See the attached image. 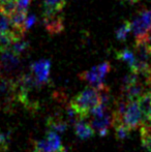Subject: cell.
Instances as JSON below:
<instances>
[{"label":"cell","instance_id":"obj_7","mask_svg":"<svg viewBox=\"0 0 151 152\" xmlns=\"http://www.w3.org/2000/svg\"><path fill=\"white\" fill-rule=\"evenodd\" d=\"M31 72L34 75L37 82L40 85H44L49 82L50 79V69H51V61L48 59H42V60L35 61L30 66Z\"/></svg>","mask_w":151,"mask_h":152},{"label":"cell","instance_id":"obj_16","mask_svg":"<svg viewBox=\"0 0 151 152\" xmlns=\"http://www.w3.org/2000/svg\"><path fill=\"white\" fill-rule=\"evenodd\" d=\"M131 31V22H129V21H125V22H123L116 30V38L118 40L123 42V40L126 39L127 35H128V33Z\"/></svg>","mask_w":151,"mask_h":152},{"label":"cell","instance_id":"obj_12","mask_svg":"<svg viewBox=\"0 0 151 152\" xmlns=\"http://www.w3.org/2000/svg\"><path fill=\"white\" fill-rule=\"evenodd\" d=\"M116 58L120 61L125 62L131 68V72H136V70H137V57L133 52H131L128 49H123V50L116 53Z\"/></svg>","mask_w":151,"mask_h":152},{"label":"cell","instance_id":"obj_14","mask_svg":"<svg viewBox=\"0 0 151 152\" xmlns=\"http://www.w3.org/2000/svg\"><path fill=\"white\" fill-rule=\"evenodd\" d=\"M113 126L115 128L116 138L118 140H125L129 137L131 129L122 121H113Z\"/></svg>","mask_w":151,"mask_h":152},{"label":"cell","instance_id":"obj_15","mask_svg":"<svg viewBox=\"0 0 151 152\" xmlns=\"http://www.w3.org/2000/svg\"><path fill=\"white\" fill-rule=\"evenodd\" d=\"M17 1L16 0H6L0 3V14L9 17L14 12L17 10Z\"/></svg>","mask_w":151,"mask_h":152},{"label":"cell","instance_id":"obj_13","mask_svg":"<svg viewBox=\"0 0 151 152\" xmlns=\"http://www.w3.org/2000/svg\"><path fill=\"white\" fill-rule=\"evenodd\" d=\"M47 125H48L49 129L51 130H54L56 132H64L69 124H67V121L64 120L62 117L54 116L48 119Z\"/></svg>","mask_w":151,"mask_h":152},{"label":"cell","instance_id":"obj_6","mask_svg":"<svg viewBox=\"0 0 151 152\" xmlns=\"http://www.w3.org/2000/svg\"><path fill=\"white\" fill-rule=\"evenodd\" d=\"M142 114L140 104L137 100H128L125 111L122 115V122L129 128L131 130L136 129L139 127L142 123Z\"/></svg>","mask_w":151,"mask_h":152},{"label":"cell","instance_id":"obj_4","mask_svg":"<svg viewBox=\"0 0 151 152\" xmlns=\"http://www.w3.org/2000/svg\"><path fill=\"white\" fill-rule=\"evenodd\" d=\"M33 150L34 152H66V148L63 146L57 132L50 129L42 140L33 143Z\"/></svg>","mask_w":151,"mask_h":152},{"label":"cell","instance_id":"obj_11","mask_svg":"<svg viewBox=\"0 0 151 152\" xmlns=\"http://www.w3.org/2000/svg\"><path fill=\"white\" fill-rule=\"evenodd\" d=\"M66 4V0H42V16L59 14Z\"/></svg>","mask_w":151,"mask_h":152},{"label":"cell","instance_id":"obj_8","mask_svg":"<svg viewBox=\"0 0 151 152\" xmlns=\"http://www.w3.org/2000/svg\"><path fill=\"white\" fill-rule=\"evenodd\" d=\"M90 123L94 132L98 136L106 137L109 132L110 126L113 125V116L108 112L98 115V116H92V120Z\"/></svg>","mask_w":151,"mask_h":152},{"label":"cell","instance_id":"obj_1","mask_svg":"<svg viewBox=\"0 0 151 152\" xmlns=\"http://www.w3.org/2000/svg\"><path fill=\"white\" fill-rule=\"evenodd\" d=\"M101 102V91L94 87L84 89L71 100L69 107L79 119H86L92 110Z\"/></svg>","mask_w":151,"mask_h":152},{"label":"cell","instance_id":"obj_9","mask_svg":"<svg viewBox=\"0 0 151 152\" xmlns=\"http://www.w3.org/2000/svg\"><path fill=\"white\" fill-rule=\"evenodd\" d=\"M44 25L46 30L52 35L61 33L64 29L63 18L59 16V14L44 16Z\"/></svg>","mask_w":151,"mask_h":152},{"label":"cell","instance_id":"obj_10","mask_svg":"<svg viewBox=\"0 0 151 152\" xmlns=\"http://www.w3.org/2000/svg\"><path fill=\"white\" fill-rule=\"evenodd\" d=\"M94 129L89 122H86L85 119H78L75 123V134L81 140H87L94 134Z\"/></svg>","mask_w":151,"mask_h":152},{"label":"cell","instance_id":"obj_5","mask_svg":"<svg viewBox=\"0 0 151 152\" xmlns=\"http://www.w3.org/2000/svg\"><path fill=\"white\" fill-rule=\"evenodd\" d=\"M0 52H1L0 72H2L3 76L14 79L12 77L17 76V72L19 70L21 65L20 57L9 49H3V50H0Z\"/></svg>","mask_w":151,"mask_h":152},{"label":"cell","instance_id":"obj_17","mask_svg":"<svg viewBox=\"0 0 151 152\" xmlns=\"http://www.w3.org/2000/svg\"><path fill=\"white\" fill-rule=\"evenodd\" d=\"M10 48H12L10 50H12L15 54L20 56L21 54H23V53L29 48V42H27V40H24L23 38H20V39H17L16 42L10 46Z\"/></svg>","mask_w":151,"mask_h":152},{"label":"cell","instance_id":"obj_18","mask_svg":"<svg viewBox=\"0 0 151 152\" xmlns=\"http://www.w3.org/2000/svg\"><path fill=\"white\" fill-rule=\"evenodd\" d=\"M10 27H12V23H10L9 17L0 14V32L9 31Z\"/></svg>","mask_w":151,"mask_h":152},{"label":"cell","instance_id":"obj_21","mask_svg":"<svg viewBox=\"0 0 151 152\" xmlns=\"http://www.w3.org/2000/svg\"><path fill=\"white\" fill-rule=\"evenodd\" d=\"M144 77H145V82L147 85H151V63L148 66V68L146 69V72H144Z\"/></svg>","mask_w":151,"mask_h":152},{"label":"cell","instance_id":"obj_19","mask_svg":"<svg viewBox=\"0 0 151 152\" xmlns=\"http://www.w3.org/2000/svg\"><path fill=\"white\" fill-rule=\"evenodd\" d=\"M36 23V17L34 16V15H31V16L27 17L26 18V21H25V24H24V28L25 30H28V29H30L31 27L33 26V25Z\"/></svg>","mask_w":151,"mask_h":152},{"label":"cell","instance_id":"obj_2","mask_svg":"<svg viewBox=\"0 0 151 152\" xmlns=\"http://www.w3.org/2000/svg\"><path fill=\"white\" fill-rule=\"evenodd\" d=\"M110 70H111V64L106 61L101 64L93 66L90 69L81 72L79 75V78L82 81L87 82L91 87H94L98 90H104L108 88L104 83V80L110 72Z\"/></svg>","mask_w":151,"mask_h":152},{"label":"cell","instance_id":"obj_3","mask_svg":"<svg viewBox=\"0 0 151 152\" xmlns=\"http://www.w3.org/2000/svg\"><path fill=\"white\" fill-rule=\"evenodd\" d=\"M131 31L136 37V44L146 42L151 30V8L140 10L131 22Z\"/></svg>","mask_w":151,"mask_h":152},{"label":"cell","instance_id":"obj_22","mask_svg":"<svg viewBox=\"0 0 151 152\" xmlns=\"http://www.w3.org/2000/svg\"><path fill=\"white\" fill-rule=\"evenodd\" d=\"M128 3H131V4H133V3H135V2H138L139 0H126Z\"/></svg>","mask_w":151,"mask_h":152},{"label":"cell","instance_id":"obj_20","mask_svg":"<svg viewBox=\"0 0 151 152\" xmlns=\"http://www.w3.org/2000/svg\"><path fill=\"white\" fill-rule=\"evenodd\" d=\"M16 1H17V7H18V10H27V8L29 7L32 0H16Z\"/></svg>","mask_w":151,"mask_h":152}]
</instances>
